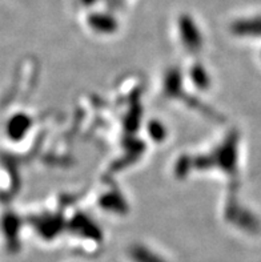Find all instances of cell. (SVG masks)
Returning a JSON list of instances; mask_svg holds the SVG:
<instances>
[{"label": "cell", "mask_w": 261, "mask_h": 262, "mask_svg": "<svg viewBox=\"0 0 261 262\" xmlns=\"http://www.w3.org/2000/svg\"><path fill=\"white\" fill-rule=\"evenodd\" d=\"M133 258H135L136 262H163L159 257L153 256L152 253L147 252L144 249L136 250L133 253Z\"/></svg>", "instance_id": "cell-1"}]
</instances>
